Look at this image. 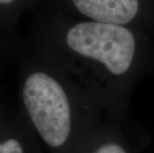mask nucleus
Returning a JSON list of instances; mask_svg holds the SVG:
<instances>
[{"instance_id": "423d86ee", "label": "nucleus", "mask_w": 154, "mask_h": 153, "mask_svg": "<svg viewBox=\"0 0 154 153\" xmlns=\"http://www.w3.org/2000/svg\"><path fill=\"white\" fill-rule=\"evenodd\" d=\"M14 1H15V0H0V4L8 5V4H10V3L14 2Z\"/></svg>"}, {"instance_id": "20e7f679", "label": "nucleus", "mask_w": 154, "mask_h": 153, "mask_svg": "<svg viewBox=\"0 0 154 153\" xmlns=\"http://www.w3.org/2000/svg\"><path fill=\"white\" fill-rule=\"evenodd\" d=\"M0 153H24L21 143L14 138L0 142Z\"/></svg>"}, {"instance_id": "39448f33", "label": "nucleus", "mask_w": 154, "mask_h": 153, "mask_svg": "<svg viewBox=\"0 0 154 153\" xmlns=\"http://www.w3.org/2000/svg\"><path fill=\"white\" fill-rule=\"evenodd\" d=\"M94 153H127L122 146L117 143H106L100 146Z\"/></svg>"}, {"instance_id": "7ed1b4c3", "label": "nucleus", "mask_w": 154, "mask_h": 153, "mask_svg": "<svg viewBox=\"0 0 154 153\" xmlns=\"http://www.w3.org/2000/svg\"><path fill=\"white\" fill-rule=\"evenodd\" d=\"M70 4L81 19L128 26L144 32L154 24V0H70Z\"/></svg>"}, {"instance_id": "f257e3e1", "label": "nucleus", "mask_w": 154, "mask_h": 153, "mask_svg": "<svg viewBox=\"0 0 154 153\" xmlns=\"http://www.w3.org/2000/svg\"><path fill=\"white\" fill-rule=\"evenodd\" d=\"M64 45L90 68L114 79L129 75L152 49L147 32L86 19L73 22L65 30Z\"/></svg>"}, {"instance_id": "f03ea898", "label": "nucleus", "mask_w": 154, "mask_h": 153, "mask_svg": "<svg viewBox=\"0 0 154 153\" xmlns=\"http://www.w3.org/2000/svg\"><path fill=\"white\" fill-rule=\"evenodd\" d=\"M22 99L43 141L54 148L64 145L71 134L73 112L61 83L46 72H33L23 84Z\"/></svg>"}]
</instances>
